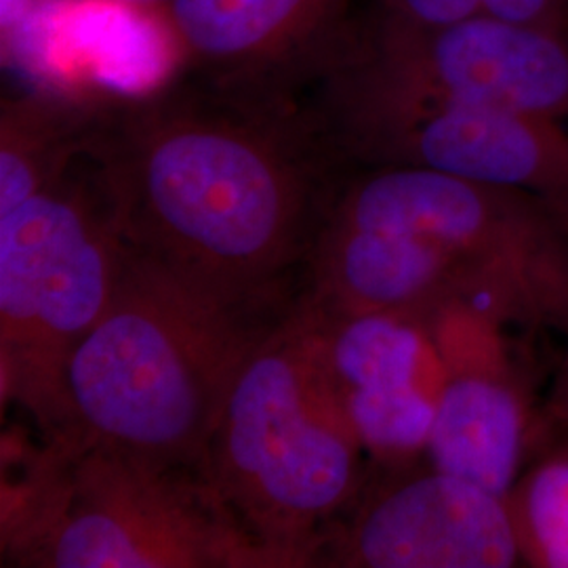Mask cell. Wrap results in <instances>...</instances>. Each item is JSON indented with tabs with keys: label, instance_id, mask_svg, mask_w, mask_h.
I'll return each instance as SVG.
<instances>
[{
	"label": "cell",
	"instance_id": "obj_1",
	"mask_svg": "<svg viewBox=\"0 0 568 568\" xmlns=\"http://www.w3.org/2000/svg\"><path fill=\"white\" fill-rule=\"evenodd\" d=\"M89 152L126 246L227 291L305 284L344 163L288 93L183 79L110 103Z\"/></svg>",
	"mask_w": 568,
	"mask_h": 568
},
{
	"label": "cell",
	"instance_id": "obj_2",
	"mask_svg": "<svg viewBox=\"0 0 568 568\" xmlns=\"http://www.w3.org/2000/svg\"><path fill=\"white\" fill-rule=\"evenodd\" d=\"M304 288L227 291L126 246L110 304L70 356L55 438L201 466L241 368Z\"/></svg>",
	"mask_w": 568,
	"mask_h": 568
},
{
	"label": "cell",
	"instance_id": "obj_7",
	"mask_svg": "<svg viewBox=\"0 0 568 568\" xmlns=\"http://www.w3.org/2000/svg\"><path fill=\"white\" fill-rule=\"evenodd\" d=\"M2 55L37 89L102 103L154 95L190 68L166 4L129 0H37Z\"/></svg>",
	"mask_w": 568,
	"mask_h": 568
},
{
	"label": "cell",
	"instance_id": "obj_9",
	"mask_svg": "<svg viewBox=\"0 0 568 568\" xmlns=\"http://www.w3.org/2000/svg\"><path fill=\"white\" fill-rule=\"evenodd\" d=\"M307 310L316 318L328 373L365 453L389 466L426 453L436 398L447 377L429 318L400 312L331 316L310 305Z\"/></svg>",
	"mask_w": 568,
	"mask_h": 568
},
{
	"label": "cell",
	"instance_id": "obj_16",
	"mask_svg": "<svg viewBox=\"0 0 568 568\" xmlns=\"http://www.w3.org/2000/svg\"><path fill=\"white\" fill-rule=\"evenodd\" d=\"M483 13L514 23L568 32V0H483Z\"/></svg>",
	"mask_w": 568,
	"mask_h": 568
},
{
	"label": "cell",
	"instance_id": "obj_6",
	"mask_svg": "<svg viewBox=\"0 0 568 568\" xmlns=\"http://www.w3.org/2000/svg\"><path fill=\"white\" fill-rule=\"evenodd\" d=\"M124 255L114 203L91 152L0 217L2 405L21 408L41 440L65 426L70 356L102 318Z\"/></svg>",
	"mask_w": 568,
	"mask_h": 568
},
{
	"label": "cell",
	"instance_id": "obj_11",
	"mask_svg": "<svg viewBox=\"0 0 568 568\" xmlns=\"http://www.w3.org/2000/svg\"><path fill=\"white\" fill-rule=\"evenodd\" d=\"M190 65L209 81L291 93L323 68L347 28L349 0H166Z\"/></svg>",
	"mask_w": 568,
	"mask_h": 568
},
{
	"label": "cell",
	"instance_id": "obj_5",
	"mask_svg": "<svg viewBox=\"0 0 568 568\" xmlns=\"http://www.w3.org/2000/svg\"><path fill=\"white\" fill-rule=\"evenodd\" d=\"M307 108L337 154L445 108H499L568 122V32L478 13L413 23L375 9L347 23Z\"/></svg>",
	"mask_w": 568,
	"mask_h": 568
},
{
	"label": "cell",
	"instance_id": "obj_15",
	"mask_svg": "<svg viewBox=\"0 0 568 568\" xmlns=\"http://www.w3.org/2000/svg\"><path fill=\"white\" fill-rule=\"evenodd\" d=\"M377 11L413 23H450L483 13V0H377Z\"/></svg>",
	"mask_w": 568,
	"mask_h": 568
},
{
	"label": "cell",
	"instance_id": "obj_12",
	"mask_svg": "<svg viewBox=\"0 0 568 568\" xmlns=\"http://www.w3.org/2000/svg\"><path fill=\"white\" fill-rule=\"evenodd\" d=\"M447 377L436 398L426 455L434 469L508 499L527 445V408L499 366L440 349Z\"/></svg>",
	"mask_w": 568,
	"mask_h": 568
},
{
	"label": "cell",
	"instance_id": "obj_18",
	"mask_svg": "<svg viewBox=\"0 0 568 568\" xmlns=\"http://www.w3.org/2000/svg\"><path fill=\"white\" fill-rule=\"evenodd\" d=\"M554 405H556V410H558L565 419H568V356L565 368H562V373H560V379H558V389H556V400H554Z\"/></svg>",
	"mask_w": 568,
	"mask_h": 568
},
{
	"label": "cell",
	"instance_id": "obj_4",
	"mask_svg": "<svg viewBox=\"0 0 568 568\" xmlns=\"http://www.w3.org/2000/svg\"><path fill=\"white\" fill-rule=\"evenodd\" d=\"M2 480V560L26 568H274L201 466L74 438Z\"/></svg>",
	"mask_w": 568,
	"mask_h": 568
},
{
	"label": "cell",
	"instance_id": "obj_13",
	"mask_svg": "<svg viewBox=\"0 0 568 568\" xmlns=\"http://www.w3.org/2000/svg\"><path fill=\"white\" fill-rule=\"evenodd\" d=\"M108 105L47 89L2 102L0 217L55 182L91 150Z\"/></svg>",
	"mask_w": 568,
	"mask_h": 568
},
{
	"label": "cell",
	"instance_id": "obj_3",
	"mask_svg": "<svg viewBox=\"0 0 568 568\" xmlns=\"http://www.w3.org/2000/svg\"><path fill=\"white\" fill-rule=\"evenodd\" d=\"M363 455L302 297L241 368L204 450V478L274 568L312 567L363 490Z\"/></svg>",
	"mask_w": 568,
	"mask_h": 568
},
{
	"label": "cell",
	"instance_id": "obj_17",
	"mask_svg": "<svg viewBox=\"0 0 568 568\" xmlns=\"http://www.w3.org/2000/svg\"><path fill=\"white\" fill-rule=\"evenodd\" d=\"M34 2L37 0H0V30H2V37L11 34L21 21L26 20V16L34 7Z\"/></svg>",
	"mask_w": 568,
	"mask_h": 568
},
{
	"label": "cell",
	"instance_id": "obj_8",
	"mask_svg": "<svg viewBox=\"0 0 568 568\" xmlns=\"http://www.w3.org/2000/svg\"><path fill=\"white\" fill-rule=\"evenodd\" d=\"M520 560L508 499L432 467L358 495L323 535L312 567L508 568Z\"/></svg>",
	"mask_w": 568,
	"mask_h": 568
},
{
	"label": "cell",
	"instance_id": "obj_14",
	"mask_svg": "<svg viewBox=\"0 0 568 568\" xmlns=\"http://www.w3.org/2000/svg\"><path fill=\"white\" fill-rule=\"evenodd\" d=\"M508 504L520 558L532 567L568 568V448L518 476Z\"/></svg>",
	"mask_w": 568,
	"mask_h": 568
},
{
	"label": "cell",
	"instance_id": "obj_10",
	"mask_svg": "<svg viewBox=\"0 0 568 568\" xmlns=\"http://www.w3.org/2000/svg\"><path fill=\"white\" fill-rule=\"evenodd\" d=\"M347 161L429 166L537 196L568 224V122L499 108H445L356 148Z\"/></svg>",
	"mask_w": 568,
	"mask_h": 568
},
{
	"label": "cell",
	"instance_id": "obj_19",
	"mask_svg": "<svg viewBox=\"0 0 568 568\" xmlns=\"http://www.w3.org/2000/svg\"><path fill=\"white\" fill-rule=\"evenodd\" d=\"M129 2H142V4H164L166 0H129Z\"/></svg>",
	"mask_w": 568,
	"mask_h": 568
}]
</instances>
